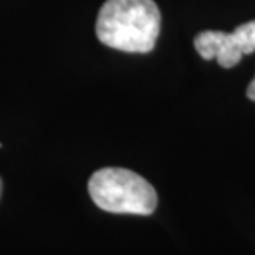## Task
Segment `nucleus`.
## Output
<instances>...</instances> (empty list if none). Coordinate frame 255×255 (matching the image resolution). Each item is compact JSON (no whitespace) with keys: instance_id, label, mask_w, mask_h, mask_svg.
I'll list each match as a JSON object with an SVG mask.
<instances>
[{"instance_id":"nucleus-5","label":"nucleus","mask_w":255,"mask_h":255,"mask_svg":"<svg viewBox=\"0 0 255 255\" xmlns=\"http://www.w3.org/2000/svg\"><path fill=\"white\" fill-rule=\"evenodd\" d=\"M0 196H2V179H0Z\"/></svg>"},{"instance_id":"nucleus-3","label":"nucleus","mask_w":255,"mask_h":255,"mask_svg":"<svg viewBox=\"0 0 255 255\" xmlns=\"http://www.w3.org/2000/svg\"><path fill=\"white\" fill-rule=\"evenodd\" d=\"M194 47L204 60H217L222 68H232L244 55L255 52V20L242 23L234 32L206 30L196 35Z\"/></svg>"},{"instance_id":"nucleus-2","label":"nucleus","mask_w":255,"mask_h":255,"mask_svg":"<svg viewBox=\"0 0 255 255\" xmlns=\"http://www.w3.org/2000/svg\"><path fill=\"white\" fill-rule=\"evenodd\" d=\"M88 192L100 209L113 214L149 216L157 206V194L139 174L123 167H105L90 177Z\"/></svg>"},{"instance_id":"nucleus-4","label":"nucleus","mask_w":255,"mask_h":255,"mask_svg":"<svg viewBox=\"0 0 255 255\" xmlns=\"http://www.w3.org/2000/svg\"><path fill=\"white\" fill-rule=\"evenodd\" d=\"M247 96H249V98H251L252 101H255V76L252 78L251 85H249V88H247Z\"/></svg>"},{"instance_id":"nucleus-1","label":"nucleus","mask_w":255,"mask_h":255,"mask_svg":"<svg viewBox=\"0 0 255 255\" xmlns=\"http://www.w3.org/2000/svg\"><path fill=\"white\" fill-rule=\"evenodd\" d=\"M161 32V12L152 0H106L96 18L103 45L128 53H147Z\"/></svg>"}]
</instances>
